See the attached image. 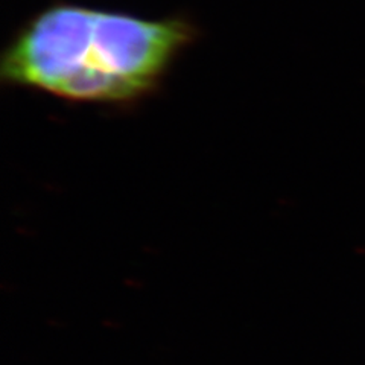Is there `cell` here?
Wrapping results in <instances>:
<instances>
[{"mask_svg": "<svg viewBox=\"0 0 365 365\" xmlns=\"http://www.w3.org/2000/svg\"><path fill=\"white\" fill-rule=\"evenodd\" d=\"M190 38L180 20L60 5L34 19L8 46L0 76L71 102L133 104L154 93Z\"/></svg>", "mask_w": 365, "mask_h": 365, "instance_id": "6da1fadb", "label": "cell"}]
</instances>
